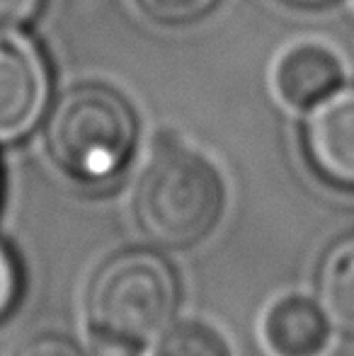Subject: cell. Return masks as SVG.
Returning <instances> with one entry per match:
<instances>
[{
    "label": "cell",
    "instance_id": "12",
    "mask_svg": "<svg viewBox=\"0 0 354 356\" xmlns=\"http://www.w3.org/2000/svg\"><path fill=\"white\" fill-rule=\"evenodd\" d=\"M13 356H86L83 349L73 339L61 334H37L32 339H24Z\"/></svg>",
    "mask_w": 354,
    "mask_h": 356
},
{
    "label": "cell",
    "instance_id": "7",
    "mask_svg": "<svg viewBox=\"0 0 354 356\" xmlns=\"http://www.w3.org/2000/svg\"><path fill=\"white\" fill-rule=\"evenodd\" d=\"M262 339L274 356H321L330 342V318L306 296H284L262 318Z\"/></svg>",
    "mask_w": 354,
    "mask_h": 356
},
{
    "label": "cell",
    "instance_id": "6",
    "mask_svg": "<svg viewBox=\"0 0 354 356\" xmlns=\"http://www.w3.org/2000/svg\"><path fill=\"white\" fill-rule=\"evenodd\" d=\"M303 138L313 168L328 182L354 189V88H337L313 104Z\"/></svg>",
    "mask_w": 354,
    "mask_h": 356
},
{
    "label": "cell",
    "instance_id": "11",
    "mask_svg": "<svg viewBox=\"0 0 354 356\" xmlns=\"http://www.w3.org/2000/svg\"><path fill=\"white\" fill-rule=\"evenodd\" d=\"M22 291V274L15 254L0 243V320L13 313Z\"/></svg>",
    "mask_w": 354,
    "mask_h": 356
},
{
    "label": "cell",
    "instance_id": "4",
    "mask_svg": "<svg viewBox=\"0 0 354 356\" xmlns=\"http://www.w3.org/2000/svg\"><path fill=\"white\" fill-rule=\"evenodd\" d=\"M49 85L37 44L15 29H0V143L32 131L47 109Z\"/></svg>",
    "mask_w": 354,
    "mask_h": 356
},
{
    "label": "cell",
    "instance_id": "14",
    "mask_svg": "<svg viewBox=\"0 0 354 356\" xmlns=\"http://www.w3.org/2000/svg\"><path fill=\"white\" fill-rule=\"evenodd\" d=\"M291 3H301V5H318V3H325V0H291Z\"/></svg>",
    "mask_w": 354,
    "mask_h": 356
},
{
    "label": "cell",
    "instance_id": "2",
    "mask_svg": "<svg viewBox=\"0 0 354 356\" xmlns=\"http://www.w3.org/2000/svg\"><path fill=\"white\" fill-rule=\"evenodd\" d=\"M134 218L141 233L168 250L197 245L223 213L226 187L218 170L197 150L161 148L134 187Z\"/></svg>",
    "mask_w": 354,
    "mask_h": 356
},
{
    "label": "cell",
    "instance_id": "5",
    "mask_svg": "<svg viewBox=\"0 0 354 356\" xmlns=\"http://www.w3.org/2000/svg\"><path fill=\"white\" fill-rule=\"evenodd\" d=\"M345 78V61L328 39L316 34L289 39L269 63V85L279 102L308 109L335 92Z\"/></svg>",
    "mask_w": 354,
    "mask_h": 356
},
{
    "label": "cell",
    "instance_id": "3",
    "mask_svg": "<svg viewBox=\"0 0 354 356\" xmlns=\"http://www.w3.org/2000/svg\"><path fill=\"white\" fill-rule=\"evenodd\" d=\"M134 141L131 107L102 85L68 90L49 117V155L63 175L83 184L112 179L127 165Z\"/></svg>",
    "mask_w": 354,
    "mask_h": 356
},
{
    "label": "cell",
    "instance_id": "8",
    "mask_svg": "<svg viewBox=\"0 0 354 356\" xmlns=\"http://www.w3.org/2000/svg\"><path fill=\"white\" fill-rule=\"evenodd\" d=\"M318 296L330 323L354 334V238L335 243L318 269Z\"/></svg>",
    "mask_w": 354,
    "mask_h": 356
},
{
    "label": "cell",
    "instance_id": "9",
    "mask_svg": "<svg viewBox=\"0 0 354 356\" xmlns=\"http://www.w3.org/2000/svg\"><path fill=\"white\" fill-rule=\"evenodd\" d=\"M151 356H233L226 337L199 320L168 325L166 332L156 339Z\"/></svg>",
    "mask_w": 354,
    "mask_h": 356
},
{
    "label": "cell",
    "instance_id": "1",
    "mask_svg": "<svg viewBox=\"0 0 354 356\" xmlns=\"http://www.w3.org/2000/svg\"><path fill=\"white\" fill-rule=\"evenodd\" d=\"M179 284L156 252L129 250L109 257L86 291V327L99 349L131 356L153 344L177 310Z\"/></svg>",
    "mask_w": 354,
    "mask_h": 356
},
{
    "label": "cell",
    "instance_id": "13",
    "mask_svg": "<svg viewBox=\"0 0 354 356\" xmlns=\"http://www.w3.org/2000/svg\"><path fill=\"white\" fill-rule=\"evenodd\" d=\"M42 0H0V29H15L37 15Z\"/></svg>",
    "mask_w": 354,
    "mask_h": 356
},
{
    "label": "cell",
    "instance_id": "10",
    "mask_svg": "<svg viewBox=\"0 0 354 356\" xmlns=\"http://www.w3.org/2000/svg\"><path fill=\"white\" fill-rule=\"evenodd\" d=\"M218 0H138L143 13L151 15L158 22L182 24L199 19L216 5Z\"/></svg>",
    "mask_w": 354,
    "mask_h": 356
}]
</instances>
